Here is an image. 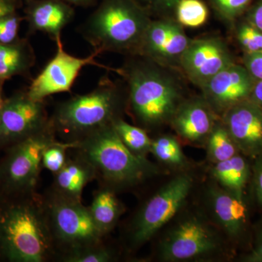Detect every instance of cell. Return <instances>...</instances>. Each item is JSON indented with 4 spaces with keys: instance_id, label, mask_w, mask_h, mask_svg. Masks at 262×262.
<instances>
[{
    "instance_id": "36",
    "label": "cell",
    "mask_w": 262,
    "mask_h": 262,
    "mask_svg": "<svg viewBox=\"0 0 262 262\" xmlns=\"http://www.w3.org/2000/svg\"><path fill=\"white\" fill-rule=\"evenodd\" d=\"M244 261L262 262V225L260 226L256 236L251 251L244 258Z\"/></svg>"
},
{
    "instance_id": "26",
    "label": "cell",
    "mask_w": 262,
    "mask_h": 262,
    "mask_svg": "<svg viewBox=\"0 0 262 262\" xmlns=\"http://www.w3.org/2000/svg\"><path fill=\"white\" fill-rule=\"evenodd\" d=\"M116 259L113 248L104 244V241L76 250L63 255L59 261L63 262H110Z\"/></svg>"
},
{
    "instance_id": "1",
    "label": "cell",
    "mask_w": 262,
    "mask_h": 262,
    "mask_svg": "<svg viewBox=\"0 0 262 262\" xmlns=\"http://www.w3.org/2000/svg\"><path fill=\"white\" fill-rule=\"evenodd\" d=\"M0 256L14 262L58 261L43 195L0 196Z\"/></svg>"
},
{
    "instance_id": "17",
    "label": "cell",
    "mask_w": 262,
    "mask_h": 262,
    "mask_svg": "<svg viewBox=\"0 0 262 262\" xmlns=\"http://www.w3.org/2000/svg\"><path fill=\"white\" fill-rule=\"evenodd\" d=\"M213 110L205 99L182 102L170 121L181 137L190 142L208 138L215 123Z\"/></svg>"
},
{
    "instance_id": "21",
    "label": "cell",
    "mask_w": 262,
    "mask_h": 262,
    "mask_svg": "<svg viewBox=\"0 0 262 262\" xmlns=\"http://www.w3.org/2000/svg\"><path fill=\"white\" fill-rule=\"evenodd\" d=\"M213 177L229 190L243 194L250 176V168L244 157L238 154L230 159L215 163Z\"/></svg>"
},
{
    "instance_id": "6",
    "label": "cell",
    "mask_w": 262,
    "mask_h": 262,
    "mask_svg": "<svg viewBox=\"0 0 262 262\" xmlns=\"http://www.w3.org/2000/svg\"><path fill=\"white\" fill-rule=\"evenodd\" d=\"M43 198L58 253V261L67 253L104 241L106 236L95 224L89 206L82 201L64 198L51 189Z\"/></svg>"
},
{
    "instance_id": "30",
    "label": "cell",
    "mask_w": 262,
    "mask_h": 262,
    "mask_svg": "<svg viewBox=\"0 0 262 262\" xmlns=\"http://www.w3.org/2000/svg\"><path fill=\"white\" fill-rule=\"evenodd\" d=\"M237 38L245 53L262 51V32L247 21L239 24Z\"/></svg>"
},
{
    "instance_id": "13",
    "label": "cell",
    "mask_w": 262,
    "mask_h": 262,
    "mask_svg": "<svg viewBox=\"0 0 262 262\" xmlns=\"http://www.w3.org/2000/svg\"><path fill=\"white\" fill-rule=\"evenodd\" d=\"M256 80L244 66H229L201 88L204 99L213 112L225 113L234 105L247 100Z\"/></svg>"
},
{
    "instance_id": "31",
    "label": "cell",
    "mask_w": 262,
    "mask_h": 262,
    "mask_svg": "<svg viewBox=\"0 0 262 262\" xmlns=\"http://www.w3.org/2000/svg\"><path fill=\"white\" fill-rule=\"evenodd\" d=\"M24 19L17 11L0 17V44H10L20 39L19 27Z\"/></svg>"
},
{
    "instance_id": "5",
    "label": "cell",
    "mask_w": 262,
    "mask_h": 262,
    "mask_svg": "<svg viewBox=\"0 0 262 262\" xmlns=\"http://www.w3.org/2000/svg\"><path fill=\"white\" fill-rule=\"evenodd\" d=\"M124 101L120 88L103 77L94 91L58 103L50 122L57 137L74 144L121 117Z\"/></svg>"
},
{
    "instance_id": "41",
    "label": "cell",
    "mask_w": 262,
    "mask_h": 262,
    "mask_svg": "<svg viewBox=\"0 0 262 262\" xmlns=\"http://www.w3.org/2000/svg\"><path fill=\"white\" fill-rule=\"evenodd\" d=\"M3 82H0V98H3Z\"/></svg>"
},
{
    "instance_id": "18",
    "label": "cell",
    "mask_w": 262,
    "mask_h": 262,
    "mask_svg": "<svg viewBox=\"0 0 262 262\" xmlns=\"http://www.w3.org/2000/svg\"><path fill=\"white\" fill-rule=\"evenodd\" d=\"M75 155L69 156L64 166L53 174L51 189L64 198L82 201L84 188L96 179V174L93 165L85 158L76 151Z\"/></svg>"
},
{
    "instance_id": "38",
    "label": "cell",
    "mask_w": 262,
    "mask_h": 262,
    "mask_svg": "<svg viewBox=\"0 0 262 262\" xmlns=\"http://www.w3.org/2000/svg\"><path fill=\"white\" fill-rule=\"evenodd\" d=\"M249 99L262 108V80L256 81Z\"/></svg>"
},
{
    "instance_id": "3",
    "label": "cell",
    "mask_w": 262,
    "mask_h": 262,
    "mask_svg": "<svg viewBox=\"0 0 262 262\" xmlns=\"http://www.w3.org/2000/svg\"><path fill=\"white\" fill-rule=\"evenodd\" d=\"M151 20L136 0H100L78 31L98 54L117 52L134 56Z\"/></svg>"
},
{
    "instance_id": "32",
    "label": "cell",
    "mask_w": 262,
    "mask_h": 262,
    "mask_svg": "<svg viewBox=\"0 0 262 262\" xmlns=\"http://www.w3.org/2000/svg\"><path fill=\"white\" fill-rule=\"evenodd\" d=\"M150 13L151 12L158 13H175L176 8L180 0H136Z\"/></svg>"
},
{
    "instance_id": "12",
    "label": "cell",
    "mask_w": 262,
    "mask_h": 262,
    "mask_svg": "<svg viewBox=\"0 0 262 262\" xmlns=\"http://www.w3.org/2000/svg\"><path fill=\"white\" fill-rule=\"evenodd\" d=\"M179 63L189 80L202 88L234 61L222 39L210 37L191 40Z\"/></svg>"
},
{
    "instance_id": "42",
    "label": "cell",
    "mask_w": 262,
    "mask_h": 262,
    "mask_svg": "<svg viewBox=\"0 0 262 262\" xmlns=\"http://www.w3.org/2000/svg\"><path fill=\"white\" fill-rule=\"evenodd\" d=\"M19 1H22V2H23V1H24V0H19Z\"/></svg>"
},
{
    "instance_id": "10",
    "label": "cell",
    "mask_w": 262,
    "mask_h": 262,
    "mask_svg": "<svg viewBox=\"0 0 262 262\" xmlns=\"http://www.w3.org/2000/svg\"><path fill=\"white\" fill-rule=\"evenodd\" d=\"M49 123L45 101H34L27 91H18L3 101L0 145H13L42 130Z\"/></svg>"
},
{
    "instance_id": "15",
    "label": "cell",
    "mask_w": 262,
    "mask_h": 262,
    "mask_svg": "<svg viewBox=\"0 0 262 262\" xmlns=\"http://www.w3.org/2000/svg\"><path fill=\"white\" fill-rule=\"evenodd\" d=\"M209 208L215 223L232 241H239L248 227V211L243 194L213 186L208 193Z\"/></svg>"
},
{
    "instance_id": "7",
    "label": "cell",
    "mask_w": 262,
    "mask_h": 262,
    "mask_svg": "<svg viewBox=\"0 0 262 262\" xmlns=\"http://www.w3.org/2000/svg\"><path fill=\"white\" fill-rule=\"evenodd\" d=\"M58 140L51 122L44 129L10 146L0 164V196L37 192L44 150Z\"/></svg>"
},
{
    "instance_id": "8",
    "label": "cell",
    "mask_w": 262,
    "mask_h": 262,
    "mask_svg": "<svg viewBox=\"0 0 262 262\" xmlns=\"http://www.w3.org/2000/svg\"><path fill=\"white\" fill-rule=\"evenodd\" d=\"M192 186V177L181 174L169 181L143 205L127 230V241L131 249L146 244L177 214Z\"/></svg>"
},
{
    "instance_id": "19",
    "label": "cell",
    "mask_w": 262,
    "mask_h": 262,
    "mask_svg": "<svg viewBox=\"0 0 262 262\" xmlns=\"http://www.w3.org/2000/svg\"><path fill=\"white\" fill-rule=\"evenodd\" d=\"M35 60L34 49L27 39L0 44V82L4 83L15 76H29Z\"/></svg>"
},
{
    "instance_id": "25",
    "label": "cell",
    "mask_w": 262,
    "mask_h": 262,
    "mask_svg": "<svg viewBox=\"0 0 262 262\" xmlns=\"http://www.w3.org/2000/svg\"><path fill=\"white\" fill-rule=\"evenodd\" d=\"M175 13L181 25L190 28L201 27L208 17V8L202 0H180Z\"/></svg>"
},
{
    "instance_id": "33",
    "label": "cell",
    "mask_w": 262,
    "mask_h": 262,
    "mask_svg": "<svg viewBox=\"0 0 262 262\" xmlns=\"http://www.w3.org/2000/svg\"><path fill=\"white\" fill-rule=\"evenodd\" d=\"M244 63L255 80H262V51L245 53Z\"/></svg>"
},
{
    "instance_id": "20",
    "label": "cell",
    "mask_w": 262,
    "mask_h": 262,
    "mask_svg": "<svg viewBox=\"0 0 262 262\" xmlns=\"http://www.w3.org/2000/svg\"><path fill=\"white\" fill-rule=\"evenodd\" d=\"M89 208L95 224L105 236L113 230L123 212L116 192L103 186L95 192Z\"/></svg>"
},
{
    "instance_id": "37",
    "label": "cell",
    "mask_w": 262,
    "mask_h": 262,
    "mask_svg": "<svg viewBox=\"0 0 262 262\" xmlns=\"http://www.w3.org/2000/svg\"><path fill=\"white\" fill-rule=\"evenodd\" d=\"M21 3L19 0H0V17L16 12Z\"/></svg>"
},
{
    "instance_id": "23",
    "label": "cell",
    "mask_w": 262,
    "mask_h": 262,
    "mask_svg": "<svg viewBox=\"0 0 262 262\" xmlns=\"http://www.w3.org/2000/svg\"><path fill=\"white\" fill-rule=\"evenodd\" d=\"M237 151L223 124L215 125L208 139V153L211 161L214 163L225 161L237 155Z\"/></svg>"
},
{
    "instance_id": "24",
    "label": "cell",
    "mask_w": 262,
    "mask_h": 262,
    "mask_svg": "<svg viewBox=\"0 0 262 262\" xmlns=\"http://www.w3.org/2000/svg\"><path fill=\"white\" fill-rule=\"evenodd\" d=\"M191 40L184 32L178 21L168 20V34L160 63L179 61L184 54Z\"/></svg>"
},
{
    "instance_id": "9",
    "label": "cell",
    "mask_w": 262,
    "mask_h": 262,
    "mask_svg": "<svg viewBox=\"0 0 262 262\" xmlns=\"http://www.w3.org/2000/svg\"><path fill=\"white\" fill-rule=\"evenodd\" d=\"M222 241L216 229L201 215L184 217L165 234L158 246L164 261L206 259L222 251Z\"/></svg>"
},
{
    "instance_id": "29",
    "label": "cell",
    "mask_w": 262,
    "mask_h": 262,
    "mask_svg": "<svg viewBox=\"0 0 262 262\" xmlns=\"http://www.w3.org/2000/svg\"><path fill=\"white\" fill-rule=\"evenodd\" d=\"M215 11L227 20H234L247 11L254 0H209Z\"/></svg>"
},
{
    "instance_id": "27",
    "label": "cell",
    "mask_w": 262,
    "mask_h": 262,
    "mask_svg": "<svg viewBox=\"0 0 262 262\" xmlns=\"http://www.w3.org/2000/svg\"><path fill=\"white\" fill-rule=\"evenodd\" d=\"M150 151L163 163L173 166H181L185 158L178 141L170 136H163L151 141Z\"/></svg>"
},
{
    "instance_id": "39",
    "label": "cell",
    "mask_w": 262,
    "mask_h": 262,
    "mask_svg": "<svg viewBox=\"0 0 262 262\" xmlns=\"http://www.w3.org/2000/svg\"><path fill=\"white\" fill-rule=\"evenodd\" d=\"M72 6L82 7V8H89V7L97 5L100 0H63Z\"/></svg>"
},
{
    "instance_id": "40",
    "label": "cell",
    "mask_w": 262,
    "mask_h": 262,
    "mask_svg": "<svg viewBox=\"0 0 262 262\" xmlns=\"http://www.w3.org/2000/svg\"><path fill=\"white\" fill-rule=\"evenodd\" d=\"M4 98H0V138H1V111Z\"/></svg>"
},
{
    "instance_id": "16",
    "label": "cell",
    "mask_w": 262,
    "mask_h": 262,
    "mask_svg": "<svg viewBox=\"0 0 262 262\" xmlns=\"http://www.w3.org/2000/svg\"><path fill=\"white\" fill-rule=\"evenodd\" d=\"M24 19L28 32H41L56 41L61 37L63 29L73 20V6L63 0H24Z\"/></svg>"
},
{
    "instance_id": "11",
    "label": "cell",
    "mask_w": 262,
    "mask_h": 262,
    "mask_svg": "<svg viewBox=\"0 0 262 262\" xmlns=\"http://www.w3.org/2000/svg\"><path fill=\"white\" fill-rule=\"evenodd\" d=\"M55 42L57 46L56 55L33 80L27 91L29 97L34 101H45L51 95L70 92L81 70L86 66L107 68L96 61L95 58L99 55L96 52H93L91 56L85 58H78L65 51L61 37Z\"/></svg>"
},
{
    "instance_id": "14",
    "label": "cell",
    "mask_w": 262,
    "mask_h": 262,
    "mask_svg": "<svg viewBox=\"0 0 262 262\" xmlns=\"http://www.w3.org/2000/svg\"><path fill=\"white\" fill-rule=\"evenodd\" d=\"M223 125L237 149L245 155L257 158L262 153V108L247 100L224 113Z\"/></svg>"
},
{
    "instance_id": "4",
    "label": "cell",
    "mask_w": 262,
    "mask_h": 262,
    "mask_svg": "<svg viewBox=\"0 0 262 262\" xmlns=\"http://www.w3.org/2000/svg\"><path fill=\"white\" fill-rule=\"evenodd\" d=\"M72 149L93 165L101 186L115 192L138 185L158 173L146 157L138 156L127 149L113 124L74 143Z\"/></svg>"
},
{
    "instance_id": "28",
    "label": "cell",
    "mask_w": 262,
    "mask_h": 262,
    "mask_svg": "<svg viewBox=\"0 0 262 262\" xmlns=\"http://www.w3.org/2000/svg\"><path fill=\"white\" fill-rule=\"evenodd\" d=\"M72 148V144L63 141H55L43 151L42 168L52 173H58L64 166L68 159V151Z\"/></svg>"
},
{
    "instance_id": "34",
    "label": "cell",
    "mask_w": 262,
    "mask_h": 262,
    "mask_svg": "<svg viewBox=\"0 0 262 262\" xmlns=\"http://www.w3.org/2000/svg\"><path fill=\"white\" fill-rule=\"evenodd\" d=\"M246 13V21L262 32V0H254Z\"/></svg>"
},
{
    "instance_id": "35",
    "label": "cell",
    "mask_w": 262,
    "mask_h": 262,
    "mask_svg": "<svg viewBox=\"0 0 262 262\" xmlns=\"http://www.w3.org/2000/svg\"><path fill=\"white\" fill-rule=\"evenodd\" d=\"M253 172V192L258 206L262 208V153L256 158Z\"/></svg>"
},
{
    "instance_id": "2",
    "label": "cell",
    "mask_w": 262,
    "mask_h": 262,
    "mask_svg": "<svg viewBox=\"0 0 262 262\" xmlns=\"http://www.w3.org/2000/svg\"><path fill=\"white\" fill-rule=\"evenodd\" d=\"M120 72L127 82L131 113L139 125L152 127L171 120L182 103L181 89L173 77L139 55H134Z\"/></svg>"
},
{
    "instance_id": "22",
    "label": "cell",
    "mask_w": 262,
    "mask_h": 262,
    "mask_svg": "<svg viewBox=\"0 0 262 262\" xmlns=\"http://www.w3.org/2000/svg\"><path fill=\"white\" fill-rule=\"evenodd\" d=\"M113 126L123 144L134 155L145 157L150 151L152 141L144 128L127 123L121 117L113 122Z\"/></svg>"
}]
</instances>
